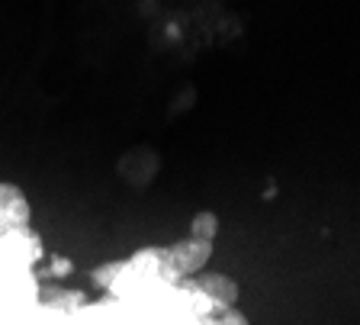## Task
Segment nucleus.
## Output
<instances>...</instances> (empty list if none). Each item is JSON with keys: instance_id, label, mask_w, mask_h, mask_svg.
<instances>
[{"instance_id": "4", "label": "nucleus", "mask_w": 360, "mask_h": 325, "mask_svg": "<svg viewBox=\"0 0 360 325\" xmlns=\"http://www.w3.org/2000/svg\"><path fill=\"white\" fill-rule=\"evenodd\" d=\"M219 232V219L212 216V212H196L193 222H190V235L193 238H206V242H212Z\"/></svg>"}, {"instance_id": "1", "label": "nucleus", "mask_w": 360, "mask_h": 325, "mask_svg": "<svg viewBox=\"0 0 360 325\" xmlns=\"http://www.w3.org/2000/svg\"><path fill=\"white\" fill-rule=\"evenodd\" d=\"M165 251H167V261H171L174 274L184 280V277H196V274L206 267V261H210V255H212V242L187 235L184 242L167 245Z\"/></svg>"}, {"instance_id": "6", "label": "nucleus", "mask_w": 360, "mask_h": 325, "mask_svg": "<svg viewBox=\"0 0 360 325\" xmlns=\"http://www.w3.org/2000/svg\"><path fill=\"white\" fill-rule=\"evenodd\" d=\"M68 271H71V265H68L65 257H55L52 267H49V274H55V277H61V274H68Z\"/></svg>"}, {"instance_id": "5", "label": "nucleus", "mask_w": 360, "mask_h": 325, "mask_svg": "<svg viewBox=\"0 0 360 325\" xmlns=\"http://www.w3.org/2000/svg\"><path fill=\"white\" fill-rule=\"evenodd\" d=\"M219 325H248V319L241 316V312H238V310H235V306H232V310L219 312Z\"/></svg>"}, {"instance_id": "2", "label": "nucleus", "mask_w": 360, "mask_h": 325, "mask_svg": "<svg viewBox=\"0 0 360 325\" xmlns=\"http://www.w3.org/2000/svg\"><path fill=\"white\" fill-rule=\"evenodd\" d=\"M30 216H32V206L26 200V193L16 184L0 181V235L10 232V229L30 226Z\"/></svg>"}, {"instance_id": "3", "label": "nucleus", "mask_w": 360, "mask_h": 325, "mask_svg": "<svg viewBox=\"0 0 360 325\" xmlns=\"http://www.w3.org/2000/svg\"><path fill=\"white\" fill-rule=\"evenodd\" d=\"M193 283H196V290L210 300L216 316L225 310H232L235 302H238V283H235L232 277H225V274H200V277H193Z\"/></svg>"}]
</instances>
